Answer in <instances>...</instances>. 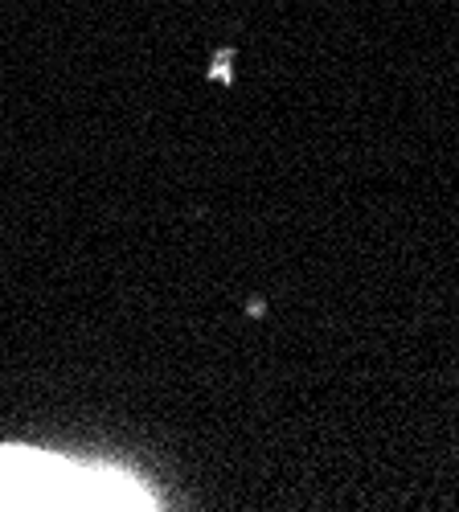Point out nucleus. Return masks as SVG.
Here are the masks:
<instances>
[{"mask_svg":"<svg viewBox=\"0 0 459 512\" xmlns=\"http://www.w3.org/2000/svg\"><path fill=\"white\" fill-rule=\"evenodd\" d=\"M0 508H156L115 467L62 459L33 447H0Z\"/></svg>","mask_w":459,"mask_h":512,"instance_id":"f257e3e1","label":"nucleus"}]
</instances>
